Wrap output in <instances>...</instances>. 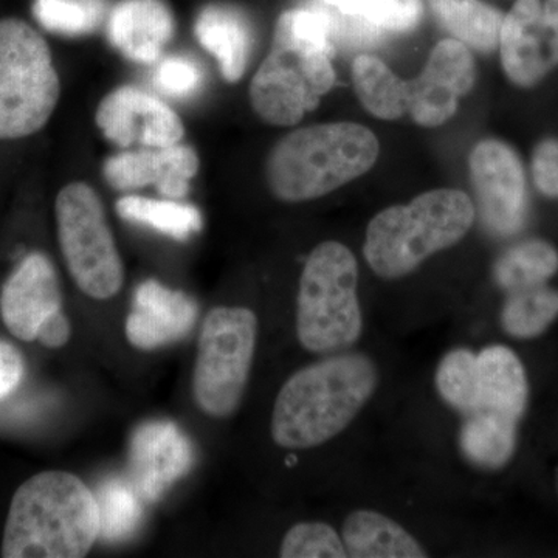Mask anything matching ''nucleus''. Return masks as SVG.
<instances>
[{"mask_svg":"<svg viewBox=\"0 0 558 558\" xmlns=\"http://www.w3.org/2000/svg\"><path fill=\"white\" fill-rule=\"evenodd\" d=\"M379 381L374 359L351 349L304 366L279 389L271 411V439L288 450L329 442L368 405Z\"/></svg>","mask_w":558,"mask_h":558,"instance_id":"f257e3e1","label":"nucleus"},{"mask_svg":"<svg viewBox=\"0 0 558 558\" xmlns=\"http://www.w3.org/2000/svg\"><path fill=\"white\" fill-rule=\"evenodd\" d=\"M100 537L94 492L72 473L50 470L25 481L11 499L3 558H81Z\"/></svg>","mask_w":558,"mask_h":558,"instance_id":"f03ea898","label":"nucleus"},{"mask_svg":"<svg viewBox=\"0 0 558 558\" xmlns=\"http://www.w3.org/2000/svg\"><path fill=\"white\" fill-rule=\"evenodd\" d=\"M376 134L357 123H325L289 132L270 150L269 189L279 201L318 199L366 174L379 159Z\"/></svg>","mask_w":558,"mask_h":558,"instance_id":"7ed1b4c3","label":"nucleus"},{"mask_svg":"<svg viewBox=\"0 0 558 558\" xmlns=\"http://www.w3.org/2000/svg\"><path fill=\"white\" fill-rule=\"evenodd\" d=\"M475 218V204L464 191H427L409 204L381 209L369 220L363 256L377 277H407L436 253L464 240Z\"/></svg>","mask_w":558,"mask_h":558,"instance_id":"20e7f679","label":"nucleus"},{"mask_svg":"<svg viewBox=\"0 0 558 558\" xmlns=\"http://www.w3.org/2000/svg\"><path fill=\"white\" fill-rule=\"evenodd\" d=\"M301 347L314 354L349 351L365 329L359 299V263L339 241L312 250L301 271L295 315Z\"/></svg>","mask_w":558,"mask_h":558,"instance_id":"39448f33","label":"nucleus"},{"mask_svg":"<svg viewBox=\"0 0 558 558\" xmlns=\"http://www.w3.org/2000/svg\"><path fill=\"white\" fill-rule=\"evenodd\" d=\"M60 95V75L46 39L27 22L0 21V140L43 130Z\"/></svg>","mask_w":558,"mask_h":558,"instance_id":"423d86ee","label":"nucleus"},{"mask_svg":"<svg viewBox=\"0 0 558 558\" xmlns=\"http://www.w3.org/2000/svg\"><path fill=\"white\" fill-rule=\"evenodd\" d=\"M258 340V318L247 307H215L202 325L193 395L211 417H229L247 389Z\"/></svg>","mask_w":558,"mask_h":558,"instance_id":"0eeeda50","label":"nucleus"},{"mask_svg":"<svg viewBox=\"0 0 558 558\" xmlns=\"http://www.w3.org/2000/svg\"><path fill=\"white\" fill-rule=\"evenodd\" d=\"M58 240L70 277L94 300H109L124 281L123 260L97 191L72 182L54 202Z\"/></svg>","mask_w":558,"mask_h":558,"instance_id":"6e6552de","label":"nucleus"},{"mask_svg":"<svg viewBox=\"0 0 558 558\" xmlns=\"http://www.w3.org/2000/svg\"><path fill=\"white\" fill-rule=\"evenodd\" d=\"M332 60V51L274 40L250 84L256 116L274 126L299 124L336 84Z\"/></svg>","mask_w":558,"mask_h":558,"instance_id":"1a4fd4ad","label":"nucleus"},{"mask_svg":"<svg viewBox=\"0 0 558 558\" xmlns=\"http://www.w3.org/2000/svg\"><path fill=\"white\" fill-rule=\"evenodd\" d=\"M469 167L486 229L501 238L519 233L526 222L527 190L515 150L501 140H483L470 153Z\"/></svg>","mask_w":558,"mask_h":558,"instance_id":"9d476101","label":"nucleus"},{"mask_svg":"<svg viewBox=\"0 0 558 558\" xmlns=\"http://www.w3.org/2000/svg\"><path fill=\"white\" fill-rule=\"evenodd\" d=\"M498 47L513 84H538L558 65V0H517L502 20Z\"/></svg>","mask_w":558,"mask_h":558,"instance_id":"9b49d317","label":"nucleus"},{"mask_svg":"<svg viewBox=\"0 0 558 558\" xmlns=\"http://www.w3.org/2000/svg\"><path fill=\"white\" fill-rule=\"evenodd\" d=\"M476 65L472 51L461 40L436 44L425 68L407 81L409 113L422 128H439L457 113L459 101L475 86Z\"/></svg>","mask_w":558,"mask_h":558,"instance_id":"f8f14e48","label":"nucleus"},{"mask_svg":"<svg viewBox=\"0 0 558 558\" xmlns=\"http://www.w3.org/2000/svg\"><path fill=\"white\" fill-rule=\"evenodd\" d=\"M95 123L102 137L119 148H165L185 137V126L175 110L134 86L109 92L98 105Z\"/></svg>","mask_w":558,"mask_h":558,"instance_id":"ddd939ff","label":"nucleus"},{"mask_svg":"<svg viewBox=\"0 0 558 558\" xmlns=\"http://www.w3.org/2000/svg\"><path fill=\"white\" fill-rule=\"evenodd\" d=\"M193 462V446L174 422H146L132 435L131 484L145 501L163 497L190 472Z\"/></svg>","mask_w":558,"mask_h":558,"instance_id":"4468645a","label":"nucleus"},{"mask_svg":"<svg viewBox=\"0 0 558 558\" xmlns=\"http://www.w3.org/2000/svg\"><path fill=\"white\" fill-rule=\"evenodd\" d=\"M196 150L186 145L165 148L126 150L109 157L102 165V175L117 191L156 186L168 199H183L190 193L191 180L199 172Z\"/></svg>","mask_w":558,"mask_h":558,"instance_id":"2eb2a0df","label":"nucleus"},{"mask_svg":"<svg viewBox=\"0 0 558 558\" xmlns=\"http://www.w3.org/2000/svg\"><path fill=\"white\" fill-rule=\"evenodd\" d=\"M62 310L60 279L44 253H31L0 293V315L16 339L36 340L40 325Z\"/></svg>","mask_w":558,"mask_h":558,"instance_id":"dca6fc26","label":"nucleus"},{"mask_svg":"<svg viewBox=\"0 0 558 558\" xmlns=\"http://www.w3.org/2000/svg\"><path fill=\"white\" fill-rule=\"evenodd\" d=\"M197 312L189 295L148 279L135 290L134 306L126 319L128 340L145 351L170 344L193 329Z\"/></svg>","mask_w":558,"mask_h":558,"instance_id":"f3484780","label":"nucleus"},{"mask_svg":"<svg viewBox=\"0 0 558 558\" xmlns=\"http://www.w3.org/2000/svg\"><path fill=\"white\" fill-rule=\"evenodd\" d=\"M174 31V16L163 0H121L108 22L112 46L138 64L159 61Z\"/></svg>","mask_w":558,"mask_h":558,"instance_id":"a211bd4d","label":"nucleus"},{"mask_svg":"<svg viewBox=\"0 0 558 558\" xmlns=\"http://www.w3.org/2000/svg\"><path fill=\"white\" fill-rule=\"evenodd\" d=\"M476 355L478 402L473 413L481 411L521 424L529 403V380L523 362L505 344H488Z\"/></svg>","mask_w":558,"mask_h":558,"instance_id":"6ab92c4d","label":"nucleus"},{"mask_svg":"<svg viewBox=\"0 0 558 558\" xmlns=\"http://www.w3.org/2000/svg\"><path fill=\"white\" fill-rule=\"evenodd\" d=\"M194 33L202 47L218 61L227 83H238L252 53V25L240 10L230 5H208L197 16Z\"/></svg>","mask_w":558,"mask_h":558,"instance_id":"aec40b11","label":"nucleus"},{"mask_svg":"<svg viewBox=\"0 0 558 558\" xmlns=\"http://www.w3.org/2000/svg\"><path fill=\"white\" fill-rule=\"evenodd\" d=\"M340 534L349 558L428 557L409 529L379 510H352L344 517Z\"/></svg>","mask_w":558,"mask_h":558,"instance_id":"412c9836","label":"nucleus"},{"mask_svg":"<svg viewBox=\"0 0 558 558\" xmlns=\"http://www.w3.org/2000/svg\"><path fill=\"white\" fill-rule=\"evenodd\" d=\"M519 435L520 424L476 411L462 417L458 447L472 468L498 472L515 457Z\"/></svg>","mask_w":558,"mask_h":558,"instance_id":"4be33fe9","label":"nucleus"},{"mask_svg":"<svg viewBox=\"0 0 558 558\" xmlns=\"http://www.w3.org/2000/svg\"><path fill=\"white\" fill-rule=\"evenodd\" d=\"M439 24L469 49L492 53L499 46L505 14L483 0H428Z\"/></svg>","mask_w":558,"mask_h":558,"instance_id":"5701e85b","label":"nucleus"},{"mask_svg":"<svg viewBox=\"0 0 558 558\" xmlns=\"http://www.w3.org/2000/svg\"><path fill=\"white\" fill-rule=\"evenodd\" d=\"M352 84L363 108L380 120H399L409 113V87L373 54H359L352 62Z\"/></svg>","mask_w":558,"mask_h":558,"instance_id":"b1692460","label":"nucleus"},{"mask_svg":"<svg viewBox=\"0 0 558 558\" xmlns=\"http://www.w3.org/2000/svg\"><path fill=\"white\" fill-rule=\"evenodd\" d=\"M558 271V252L543 240L517 242L494 264V279L506 293L548 284Z\"/></svg>","mask_w":558,"mask_h":558,"instance_id":"393cba45","label":"nucleus"},{"mask_svg":"<svg viewBox=\"0 0 558 558\" xmlns=\"http://www.w3.org/2000/svg\"><path fill=\"white\" fill-rule=\"evenodd\" d=\"M558 318V290L548 284L509 292L499 323L509 337L534 340L543 336Z\"/></svg>","mask_w":558,"mask_h":558,"instance_id":"a878e982","label":"nucleus"},{"mask_svg":"<svg viewBox=\"0 0 558 558\" xmlns=\"http://www.w3.org/2000/svg\"><path fill=\"white\" fill-rule=\"evenodd\" d=\"M117 215L128 222L149 227L172 240L186 241L202 229L199 209L180 202L124 196L117 201Z\"/></svg>","mask_w":558,"mask_h":558,"instance_id":"bb28decb","label":"nucleus"},{"mask_svg":"<svg viewBox=\"0 0 558 558\" xmlns=\"http://www.w3.org/2000/svg\"><path fill=\"white\" fill-rule=\"evenodd\" d=\"M435 388L440 400L458 413L468 416L478 402V355L470 348L450 349L439 360L435 371Z\"/></svg>","mask_w":558,"mask_h":558,"instance_id":"cd10ccee","label":"nucleus"},{"mask_svg":"<svg viewBox=\"0 0 558 558\" xmlns=\"http://www.w3.org/2000/svg\"><path fill=\"white\" fill-rule=\"evenodd\" d=\"M100 512V537L105 542H121L134 534L142 520V497L126 481L112 478L101 483L95 494Z\"/></svg>","mask_w":558,"mask_h":558,"instance_id":"c85d7f7f","label":"nucleus"},{"mask_svg":"<svg viewBox=\"0 0 558 558\" xmlns=\"http://www.w3.org/2000/svg\"><path fill=\"white\" fill-rule=\"evenodd\" d=\"M330 9L369 22L381 32H410L422 17V0H322Z\"/></svg>","mask_w":558,"mask_h":558,"instance_id":"c756f323","label":"nucleus"},{"mask_svg":"<svg viewBox=\"0 0 558 558\" xmlns=\"http://www.w3.org/2000/svg\"><path fill=\"white\" fill-rule=\"evenodd\" d=\"M33 13L44 28L65 36H81L100 25L101 0H35Z\"/></svg>","mask_w":558,"mask_h":558,"instance_id":"7c9ffc66","label":"nucleus"},{"mask_svg":"<svg viewBox=\"0 0 558 558\" xmlns=\"http://www.w3.org/2000/svg\"><path fill=\"white\" fill-rule=\"evenodd\" d=\"M282 558H347L343 538L325 521H301L286 532L279 546Z\"/></svg>","mask_w":558,"mask_h":558,"instance_id":"2f4dec72","label":"nucleus"},{"mask_svg":"<svg viewBox=\"0 0 558 558\" xmlns=\"http://www.w3.org/2000/svg\"><path fill=\"white\" fill-rule=\"evenodd\" d=\"M202 70L199 64L185 57H170L157 65L156 83L157 89L174 98H186L201 89Z\"/></svg>","mask_w":558,"mask_h":558,"instance_id":"473e14b6","label":"nucleus"},{"mask_svg":"<svg viewBox=\"0 0 558 558\" xmlns=\"http://www.w3.org/2000/svg\"><path fill=\"white\" fill-rule=\"evenodd\" d=\"M532 174L539 193L558 197V140H543L535 148Z\"/></svg>","mask_w":558,"mask_h":558,"instance_id":"72a5a7b5","label":"nucleus"},{"mask_svg":"<svg viewBox=\"0 0 558 558\" xmlns=\"http://www.w3.org/2000/svg\"><path fill=\"white\" fill-rule=\"evenodd\" d=\"M25 376V360L20 349L0 340V400L9 398Z\"/></svg>","mask_w":558,"mask_h":558,"instance_id":"f704fd0d","label":"nucleus"},{"mask_svg":"<svg viewBox=\"0 0 558 558\" xmlns=\"http://www.w3.org/2000/svg\"><path fill=\"white\" fill-rule=\"evenodd\" d=\"M70 333H72V330H70L69 319L61 310L51 314L40 325L36 340L46 348L60 349L68 344Z\"/></svg>","mask_w":558,"mask_h":558,"instance_id":"c9c22d12","label":"nucleus"}]
</instances>
